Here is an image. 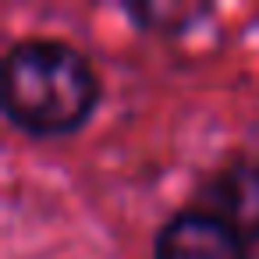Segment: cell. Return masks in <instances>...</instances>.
Returning a JSON list of instances; mask_svg holds the SVG:
<instances>
[{
    "instance_id": "cell-3",
    "label": "cell",
    "mask_w": 259,
    "mask_h": 259,
    "mask_svg": "<svg viewBox=\"0 0 259 259\" xmlns=\"http://www.w3.org/2000/svg\"><path fill=\"white\" fill-rule=\"evenodd\" d=\"M153 259H248V252L224 220L199 206H185L160 224Z\"/></svg>"
},
{
    "instance_id": "cell-1",
    "label": "cell",
    "mask_w": 259,
    "mask_h": 259,
    "mask_svg": "<svg viewBox=\"0 0 259 259\" xmlns=\"http://www.w3.org/2000/svg\"><path fill=\"white\" fill-rule=\"evenodd\" d=\"M0 103L18 132L32 139H64L93 117L100 75L78 47L54 36H29L4 54Z\"/></svg>"
},
{
    "instance_id": "cell-2",
    "label": "cell",
    "mask_w": 259,
    "mask_h": 259,
    "mask_svg": "<svg viewBox=\"0 0 259 259\" xmlns=\"http://www.w3.org/2000/svg\"><path fill=\"white\" fill-rule=\"evenodd\" d=\"M195 206L224 220L245 245L259 241V160L238 156L220 163L199 181Z\"/></svg>"
},
{
    "instance_id": "cell-4",
    "label": "cell",
    "mask_w": 259,
    "mask_h": 259,
    "mask_svg": "<svg viewBox=\"0 0 259 259\" xmlns=\"http://www.w3.org/2000/svg\"><path fill=\"white\" fill-rule=\"evenodd\" d=\"M121 15L139 32L188 36L206 18H213L217 8L213 4H195V0H142V4H121Z\"/></svg>"
}]
</instances>
